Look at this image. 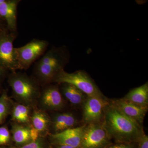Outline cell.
<instances>
[{"label": "cell", "mask_w": 148, "mask_h": 148, "mask_svg": "<svg viewBox=\"0 0 148 148\" xmlns=\"http://www.w3.org/2000/svg\"><path fill=\"white\" fill-rule=\"evenodd\" d=\"M103 123L116 143H136L145 133L143 126L122 113L110 101L105 109Z\"/></svg>", "instance_id": "cell-1"}, {"label": "cell", "mask_w": 148, "mask_h": 148, "mask_svg": "<svg viewBox=\"0 0 148 148\" xmlns=\"http://www.w3.org/2000/svg\"><path fill=\"white\" fill-rule=\"evenodd\" d=\"M70 56L66 48L53 47L45 53L35 64L34 72L39 83L47 85L52 82L57 74L64 71Z\"/></svg>", "instance_id": "cell-2"}, {"label": "cell", "mask_w": 148, "mask_h": 148, "mask_svg": "<svg viewBox=\"0 0 148 148\" xmlns=\"http://www.w3.org/2000/svg\"><path fill=\"white\" fill-rule=\"evenodd\" d=\"M8 83L14 97L18 103L31 107L34 105L40 94L39 83L34 78L20 72H12Z\"/></svg>", "instance_id": "cell-3"}, {"label": "cell", "mask_w": 148, "mask_h": 148, "mask_svg": "<svg viewBox=\"0 0 148 148\" xmlns=\"http://www.w3.org/2000/svg\"><path fill=\"white\" fill-rule=\"evenodd\" d=\"M52 82L71 84L87 96H102L103 93L94 81L83 71L69 73L63 71L56 76Z\"/></svg>", "instance_id": "cell-4"}, {"label": "cell", "mask_w": 148, "mask_h": 148, "mask_svg": "<svg viewBox=\"0 0 148 148\" xmlns=\"http://www.w3.org/2000/svg\"><path fill=\"white\" fill-rule=\"evenodd\" d=\"M49 46L45 40L34 39L23 46L15 48L19 70H27L37 59L44 54Z\"/></svg>", "instance_id": "cell-5"}, {"label": "cell", "mask_w": 148, "mask_h": 148, "mask_svg": "<svg viewBox=\"0 0 148 148\" xmlns=\"http://www.w3.org/2000/svg\"><path fill=\"white\" fill-rule=\"evenodd\" d=\"M109 100L104 96H87L82 105L84 124L103 123L105 109Z\"/></svg>", "instance_id": "cell-6"}, {"label": "cell", "mask_w": 148, "mask_h": 148, "mask_svg": "<svg viewBox=\"0 0 148 148\" xmlns=\"http://www.w3.org/2000/svg\"><path fill=\"white\" fill-rule=\"evenodd\" d=\"M111 139L103 123L86 125L79 148H106L112 145Z\"/></svg>", "instance_id": "cell-7"}, {"label": "cell", "mask_w": 148, "mask_h": 148, "mask_svg": "<svg viewBox=\"0 0 148 148\" xmlns=\"http://www.w3.org/2000/svg\"><path fill=\"white\" fill-rule=\"evenodd\" d=\"M14 34L0 33V65L12 72L19 70L13 42Z\"/></svg>", "instance_id": "cell-8"}, {"label": "cell", "mask_w": 148, "mask_h": 148, "mask_svg": "<svg viewBox=\"0 0 148 148\" xmlns=\"http://www.w3.org/2000/svg\"><path fill=\"white\" fill-rule=\"evenodd\" d=\"M39 99L41 106L45 110L58 111L64 107L63 96L57 85H47L41 91Z\"/></svg>", "instance_id": "cell-9"}, {"label": "cell", "mask_w": 148, "mask_h": 148, "mask_svg": "<svg viewBox=\"0 0 148 148\" xmlns=\"http://www.w3.org/2000/svg\"><path fill=\"white\" fill-rule=\"evenodd\" d=\"M86 125L73 127L62 132L51 134V142L55 145H65L79 148Z\"/></svg>", "instance_id": "cell-10"}, {"label": "cell", "mask_w": 148, "mask_h": 148, "mask_svg": "<svg viewBox=\"0 0 148 148\" xmlns=\"http://www.w3.org/2000/svg\"><path fill=\"white\" fill-rule=\"evenodd\" d=\"M122 113L143 126L148 108L141 107L123 100L122 98L110 100Z\"/></svg>", "instance_id": "cell-11"}, {"label": "cell", "mask_w": 148, "mask_h": 148, "mask_svg": "<svg viewBox=\"0 0 148 148\" xmlns=\"http://www.w3.org/2000/svg\"><path fill=\"white\" fill-rule=\"evenodd\" d=\"M19 0H4L0 5V16L5 20L11 32H16L17 29V7Z\"/></svg>", "instance_id": "cell-12"}, {"label": "cell", "mask_w": 148, "mask_h": 148, "mask_svg": "<svg viewBox=\"0 0 148 148\" xmlns=\"http://www.w3.org/2000/svg\"><path fill=\"white\" fill-rule=\"evenodd\" d=\"M77 121L76 117L72 113H58L50 119V127L53 131V134H55L75 127Z\"/></svg>", "instance_id": "cell-13"}, {"label": "cell", "mask_w": 148, "mask_h": 148, "mask_svg": "<svg viewBox=\"0 0 148 148\" xmlns=\"http://www.w3.org/2000/svg\"><path fill=\"white\" fill-rule=\"evenodd\" d=\"M122 98L125 101L137 106L148 108V82L141 86L131 89L123 98Z\"/></svg>", "instance_id": "cell-14"}, {"label": "cell", "mask_w": 148, "mask_h": 148, "mask_svg": "<svg viewBox=\"0 0 148 148\" xmlns=\"http://www.w3.org/2000/svg\"><path fill=\"white\" fill-rule=\"evenodd\" d=\"M60 89L62 96L74 106H82L87 97L84 93L74 86L69 84H61Z\"/></svg>", "instance_id": "cell-15"}, {"label": "cell", "mask_w": 148, "mask_h": 148, "mask_svg": "<svg viewBox=\"0 0 148 148\" xmlns=\"http://www.w3.org/2000/svg\"><path fill=\"white\" fill-rule=\"evenodd\" d=\"M32 125L14 123L12 129V134L14 141L20 147L32 142L30 129Z\"/></svg>", "instance_id": "cell-16"}, {"label": "cell", "mask_w": 148, "mask_h": 148, "mask_svg": "<svg viewBox=\"0 0 148 148\" xmlns=\"http://www.w3.org/2000/svg\"><path fill=\"white\" fill-rule=\"evenodd\" d=\"M31 124L42 135L49 131L50 119L46 114L40 110H35L31 118Z\"/></svg>", "instance_id": "cell-17"}, {"label": "cell", "mask_w": 148, "mask_h": 148, "mask_svg": "<svg viewBox=\"0 0 148 148\" xmlns=\"http://www.w3.org/2000/svg\"><path fill=\"white\" fill-rule=\"evenodd\" d=\"M30 107L17 103L13 106L12 110V117L14 121L18 124L31 125Z\"/></svg>", "instance_id": "cell-18"}, {"label": "cell", "mask_w": 148, "mask_h": 148, "mask_svg": "<svg viewBox=\"0 0 148 148\" xmlns=\"http://www.w3.org/2000/svg\"><path fill=\"white\" fill-rule=\"evenodd\" d=\"M10 100L6 92H4L0 97V123L8 114L10 109Z\"/></svg>", "instance_id": "cell-19"}, {"label": "cell", "mask_w": 148, "mask_h": 148, "mask_svg": "<svg viewBox=\"0 0 148 148\" xmlns=\"http://www.w3.org/2000/svg\"><path fill=\"white\" fill-rule=\"evenodd\" d=\"M14 148H45V143L43 138L40 136L35 142H32L21 147Z\"/></svg>", "instance_id": "cell-20"}, {"label": "cell", "mask_w": 148, "mask_h": 148, "mask_svg": "<svg viewBox=\"0 0 148 148\" xmlns=\"http://www.w3.org/2000/svg\"><path fill=\"white\" fill-rule=\"evenodd\" d=\"M10 139V133L5 127H0V145L7 144Z\"/></svg>", "instance_id": "cell-21"}, {"label": "cell", "mask_w": 148, "mask_h": 148, "mask_svg": "<svg viewBox=\"0 0 148 148\" xmlns=\"http://www.w3.org/2000/svg\"><path fill=\"white\" fill-rule=\"evenodd\" d=\"M136 148H148V136L145 133L143 134L136 143Z\"/></svg>", "instance_id": "cell-22"}, {"label": "cell", "mask_w": 148, "mask_h": 148, "mask_svg": "<svg viewBox=\"0 0 148 148\" xmlns=\"http://www.w3.org/2000/svg\"><path fill=\"white\" fill-rule=\"evenodd\" d=\"M135 143H116L115 145H111L106 148H136Z\"/></svg>", "instance_id": "cell-23"}, {"label": "cell", "mask_w": 148, "mask_h": 148, "mask_svg": "<svg viewBox=\"0 0 148 148\" xmlns=\"http://www.w3.org/2000/svg\"><path fill=\"white\" fill-rule=\"evenodd\" d=\"M55 148H79L75 147L72 146L65 145H55Z\"/></svg>", "instance_id": "cell-24"}, {"label": "cell", "mask_w": 148, "mask_h": 148, "mask_svg": "<svg viewBox=\"0 0 148 148\" xmlns=\"http://www.w3.org/2000/svg\"><path fill=\"white\" fill-rule=\"evenodd\" d=\"M6 70H6L5 69H4L3 67L2 66L0 65V77L2 76L3 75H4Z\"/></svg>", "instance_id": "cell-25"}, {"label": "cell", "mask_w": 148, "mask_h": 148, "mask_svg": "<svg viewBox=\"0 0 148 148\" xmlns=\"http://www.w3.org/2000/svg\"><path fill=\"white\" fill-rule=\"evenodd\" d=\"M4 1V0H0V5H1V4Z\"/></svg>", "instance_id": "cell-26"}]
</instances>
